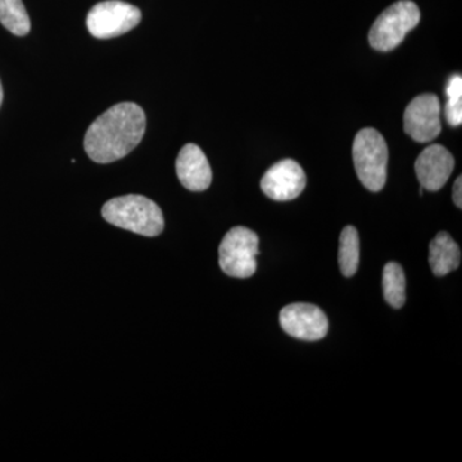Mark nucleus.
I'll use <instances>...</instances> for the list:
<instances>
[{
    "label": "nucleus",
    "mask_w": 462,
    "mask_h": 462,
    "mask_svg": "<svg viewBox=\"0 0 462 462\" xmlns=\"http://www.w3.org/2000/svg\"><path fill=\"white\" fill-rule=\"evenodd\" d=\"M145 129L147 117L141 106L118 103L90 125L85 134V152L94 162H115L138 147Z\"/></svg>",
    "instance_id": "nucleus-1"
},
{
    "label": "nucleus",
    "mask_w": 462,
    "mask_h": 462,
    "mask_svg": "<svg viewBox=\"0 0 462 462\" xmlns=\"http://www.w3.org/2000/svg\"><path fill=\"white\" fill-rule=\"evenodd\" d=\"M102 216L107 223L139 236H157L165 229V218L157 203L138 194L108 200Z\"/></svg>",
    "instance_id": "nucleus-2"
},
{
    "label": "nucleus",
    "mask_w": 462,
    "mask_h": 462,
    "mask_svg": "<svg viewBox=\"0 0 462 462\" xmlns=\"http://www.w3.org/2000/svg\"><path fill=\"white\" fill-rule=\"evenodd\" d=\"M354 163L358 179L366 189L380 191L387 182L388 145L382 134L373 127L360 130L356 135Z\"/></svg>",
    "instance_id": "nucleus-3"
},
{
    "label": "nucleus",
    "mask_w": 462,
    "mask_h": 462,
    "mask_svg": "<svg viewBox=\"0 0 462 462\" xmlns=\"http://www.w3.org/2000/svg\"><path fill=\"white\" fill-rule=\"evenodd\" d=\"M420 17V9L411 0L394 3L373 23L369 32L370 45L379 51H393L407 33L419 25Z\"/></svg>",
    "instance_id": "nucleus-4"
},
{
    "label": "nucleus",
    "mask_w": 462,
    "mask_h": 462,
    "mask_svg": "<svg viewBox=\"0 0 462 462\" xmlns=\"http://www.w3.org/2000/svg\"><path fill=\"white\" fill-rule=\"evenodd\" d=\"M260 239L254 231L236 226L227 231L218 248L221 270L231 278L247 279L257 270Z\"/></svg>",
    "instance_id": "nucleus-5"
},
{
    "label": "nucleus",
    "mask_w": 462,
    "mask_h": 462,
    "mask_svg": "<svg viewBox=\"0 0 462 462\" xmlns=\"http://www.w3.org/2000/svg\"><path fill=\"white\" fill-rule=\"evenodd\" d=\"M141 20V9L135 5L121 0H107L90 9L87 26L94 38L112 39L132 32Z\"/></svg>",
    "instance_id": "nucleus-6"
},
{
    "label": "nucleus",
    "mask_w": 462,
    "mask_h": 462,
    "mask_svg": "<svg viewBox=\"0 0 462 462\" xmlns=\"http://www.w3.org/2000/svg\"><path fill=\"white\" fill-rule=\"evenodd\" d=\"M404 132L413 141L428 143L442 132L440 102L436 94H420L407 106L403 116Z\"/></svg>",
    "instance_id": "nucleus-7"
},
{
    "label": "nucleus",
    "mask_w": 462,
    "mask_h": 462,
    "mask_svg": "<svg viewBox=\"0 0 462 462\" xmlns=\"http://www.w3.org/2000/svg\"><path fill=\"white\" fill-rule=\"evenodd\" d=\"M282 330L293 338L315 342L325 338L329 321L320 307L310 303H291L281 311Z\"/></svg>",
    "instance_id": "nucleus-8"
},
{
    "label": "nucleus",
    "mask_w": 462,
    "mask_h": 462,
    "mask_svg": "<svg viewBox=\"0 0 462 462\" xmlns=\"http://www.w3.org/2000/svg\"><path fill=\"white\" fill-rule=\"evenodd\" d=\"M306 187V173L294 160H282L267 170L261 180V189L278 202L296 199Z\"/></svg>",
    "instance_id": "nucleus-9"
},
{
    "label": "nucleus",
    "mask_w": 462,
    "mask_h": 462,
    "mask_svg": "<svg viewBox=\"0 0 462 462\" xmlns=\"http://www.w3.org/2000/svg\"><path fill=\"white\" fill-rule=\"evenodd\" d=\"M454 169V156L448 149L440 144L425 148L415 162V172L421 188L430 191L442 189Z\"/></svg>",
    "instance_id": "nucleus-10"
},
{
    "label": "nucleus",
    "mask_w": 462,
    "mask_h": 462,
    "mask_svg": "<svg viewBox=\"0 0 462 462\" xmlns=\"http://www.w3.org/2000/svg\"><path fill=\"white\" fill-rule=\"evenodd\" d=\"M176 173L181 184L191 191L208 189L212 182V170L202 149L196 144L182 147L176 158Z\"/></svg>",
    "instance_id": "nucleus-11"
},
{
    "label": "nucleus",
    "mask_w": 462,
    "mask_h": 462,
    "mask_svg": "<svg viewBox=\"0 0 462 462\" xmlns=\"http://www.w3.org/2000/svg\"><path fill=\"white\" fill-rule=\"evenodd\" d=\"M461 251L457 243L446 231H440L430 245V264L436 276H446L458 269Z\"/></svg>",
    "instance_id": "nucleus-12"
},
{
    "label": "nucleus",
    "mask_w": 462,
    "mask_h": 462,
    "mask_svg": "<svg viewBox=\"0 0 462 462\" xmlns=\"http://www.w3.org/2000/svg\"><path fill=\"white\" fill-rule=\"evenodd\" d=\"M360 263V236L355 226H346L339 239V266L340 272L346 278H351L357 273Z\"/></svg>",
    "instance_id": "nucleus-13"
},
{
    "label": "nucleus",
    "mask_w": 462,
    "mask_h": 462,
    "mask_svg": "<svg viewBox=\"0 0 462 462\" xmlns=\"http://www.w3.org/2000/svg\"><path fill=\"white\" fill-rule=\"evenodd\" d=\"M383 291L385 300L393 307L401 309L406 302V276L402 266L397 263L385 264L383 270Z\"/></svg>",
    "instance_id": "nucleus-14"
},
{
    "label": "nucleus",
    "mask_w": 462,
    "mask_h": 462,
    "mask_svg": "<svg viewBox=\"0 0 462 462\" xmlns=\"http://www.w3.org/2000/svg\"><path fill=\"white\" fill-rule=\"evenodd\" d=\"M0 23L17 36H25L32 29L23 0H0Z\"/></svg>",
    "instance_id": "nucleus-15"
},
{
    "label": "nucleus",
    "mask_w": 462,
    "mask_h": 462,
    "mask_svg": "<svg viewBox=\"0 0 462 462\" xmlns=\"http://www.w3.org/2000/svg\"><path fill=\"white\" fill-rule=\"evenodd\" d=\"M446 120L451 126H460L462 124V78L454 75L449 78L446 87Z\"/></svg>",
    "instance_id": "nucleus-16"
},
{
    "label": "nucleus",
    "mask_w": 462,
    "mask_h": 462,
    "mask_svg": "<svg viewBox=\"0 0 462 462\" xmlns=\"http://www.w3.org/2000/svg\"><path fill=\"white\" fill-rule=\"evenodd\" d=\"M461 190H462V179H461V176H458V178L456 179L455 185H454V202H455V205L458 207V208H461V207H462Z\"/></svg>",
    "instance_id": "nucleus-17"
},
{
    "label": "nucleus",
    "mask_w": 462,
    "mask_h": 462,
    "mask_svg": "<svg viewBox=\"0 0 462 462\" xmlns=\"http://www.w3.org/2000/svg\"><path fill=\"white\" fill-rule=\"evenodd\" d=\"M3 102V87H2V81H0V106H2Z\"/></svg>",
    "instance_id": "nucleus-18"
}]
</instances>
